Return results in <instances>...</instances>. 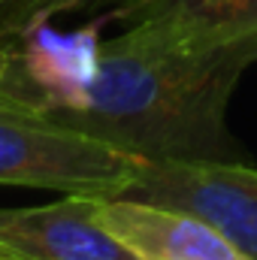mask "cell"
<instances>
[{
    "mask_svg": "<svg viewBox=\"0 0 257 260\" xmlns=\"http://www.w3.org/2000/svg\"><path fill=\"white\" fill-rule=\"evenodd\" d=\"M257 64V37L197 40L139 21L97 46L94 70L43 112L142 160H242L227 103Z\"/></svg>",
    "mask_w": 257,
    "mask_h": 260,
    "instance_id": "6da1fadb",
    "label": "cell"
},
{
    "mask_svg": "<svg viewBox=\"0 0 257 260\" xmlns=\"http://www.w3.org/2000/svg\"><path fill=\"white\" fill-rule=\"evenodd\" d=\"M139 160L0 88V185L115 197L130 185Z\"/></svg>",
    "mask_w": 257,
    "mask_h": 260,
    "instance_id": "7a4b0ae2",
    "label": "cell"
},
{
    "mask_svg": "<svg viewBox=\"0 0 257 260\" xmlns=\"http://www.w3.org/2000/svg\"><path fill=\"white\" fill-rule=\"evenodd\" d=\"M121 197L188 212L257 260V167L242 160H139Z\"/></svg>",
    "mask_w": 257,
    "mask_h": 260,
    "instance_id": "3957f363",
    "label": "cell"
},
{
    "mask_svg": "<svg viewBox=\"0 0 257 260\" xmlns=\"http://www.w3.org/2000/svg\"><path fill=\"white\" fill-rule=\"evenodd\" d=\"M0 248L15 260H142L103 227L97 197L64 194L46 206L0 209Z\"/></svg>",
    "mask_w": 257,
    "mask_h": 260,
    "instance_id": "277c9868",
    "label": "cell"
},
{
    "mask_svg": "<svg viewBox=\"0 0 257 260\" xmlns=\"http://www.w3.org/2000/svg\"><path fill=\"white\" fill-rule=\"evenodd\" d=\"M97 218L142 260H248L215 227L179 209L115 194L97 197Z\"/></svg>",
    "mask_w": 257,
    "mask_h": 260,
    "instance_id": "5b68a950",
    "label": "cell"
},
{
    "mask_svg": "<svg viewBox=\"0 0 257 260\" xmlns=\"http://www.w3.org/2000/svg\"><path fill=\"white\" fill-rule=\"evenodd\" d=\"M103 18L124 27L151 21L197 40L257 37V0H121Z\"/></svg>",
    "mask_w": 257,
    "mask_h": 260,
    "instance_id": "8992f818",
    "label": "cell"
},
{
    "mask_svg": "<svg viewBox=\"0 0 257 260\" xmlns=\"http://www.w3.org/2000/svg\"><path fill=\"white\" fill-rule=\"evenodd\" d=\"M121 0H12L0 12V40L15 43L37 24L76 12H109Z\"/></svg>",
    "mask_w": 257,
    "mask_h": 260,
    "instance_id": "52a82bcc",
    "label": "cell"
},
{
    "mask_svg": "<svg viewBox=\"0 0 257 260\" xmlns=\"http://www.w3.org/2000/svg\"><path fill=\"white\" fill-rule=\"evenodd\" d=\"M12 70H15V43L0 40V88H6Z\"/></svg>",
    "mask_w": 257,
    "mask_h": 260,
    "instance_id": "ba28073f",
    "label": "cell"
},
{
    "mask_svg": "<svg viewBox=\"0 0 257 260\" xmlns=\"http://www.w3.org/2000/svg\"><path fill=\"white\" fill-rule=\"evenodd\" d=\"M0 260H15V257H12V254H9L6 248H0Z\"/></svg>",
    "mask_w": 257,
    "mask_h": 260,
    "instance_id": "9c48e42d",
    "label": "cell"
},
{
    "mask_svg": "<svg viewBox=\"0 0 257 260\" xmlns=\"http://www.w3.org/2000/svg\"><path fill=\"white\" fill-rule=\"evenodd\" d=\"M9 3H12V0H0V12H3V9H6Z\"/></svg>",
    "mask_w": 257,
    "mask_h": 260,
    "instance_id": "30bf717a",
    "label": "cell"
}]
</instances>
